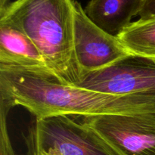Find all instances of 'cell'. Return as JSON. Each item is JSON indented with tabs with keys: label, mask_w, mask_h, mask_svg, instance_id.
Segmentation results:
<instances>
[{
	"label": "cell",
	"mask_w": 155,
	"mask_h": 155,
	"mask_svg": "<svg viewBox=\"0 0 155 155\" xmlns=\"http://www.w3.org/2000/svg\"><path fill=\"white\" fill-rule=\"evenodd\" d=\"M0 95L36 118L155 112V98L114 95L60 83L33 71L0 66Z\"/></svg>",
	"instance_id": "1"
},
{
	"label": "cell",
	"mask_w": 155,
	"mask_h": 155,
	"mask_svg": "<svg viewBox=\"0 0 155 155\" xmlns=\"http://www.w3.org/2000/svg\"><path fill=\"white\" fill-rule=\"evenodd\" d=\"M75 0H15L0 12L36 45L54 78L77 86L83 75L74 50Z\"/></svg>",
	"instance_id": "2"
},
{
	"label": "cell",
	"mask_w": 155,
	"mask_h": 155,
	"mask_svg": "<svg viewBox=\"0 0 155 155\" xmlns=\"http://www.w3.org/2000/svg\"><path fill=\"white\" fill-rule=\"evenodd\" d=\"M27 155H120L94 129L68 116L36 118Z\"/></svg>",
	"instance_id": "3"
},
{
	"label": "cell",
	"mask_w": 155,
	"mask_h": 155,
	"mask_svg": "<svg viewBox=\"0 0 155 155\" xmlns=\"http://www.w3.org/2000/svg\"><path fill=\"white\" fill-rule=\"evenodd\" d=\"M120 155H155V112L84 117Z\"/></svg>",
	"instance_id": "4"
},
{
	"label": "cell",
	"mask_w": 155,
	"mask_h": 155,
	"mask_svg": "<svg viewBox=\"0 0 155 155\" xmlns=\"http://www.w3.org/2000/svg\"><path fill=\"white\" fill-rule=\"evenodd\" d=\"M74 50L83 77L131 57L117 36L95 25L80 3H74Z\"/></svg>",
	"instance_id": "5"
},
{
	"label": "cell",
	"mask_w": 155,
	"mask_h": 155,
	"mask_svg": "<svg viewBox=\"0 0 155 155\" xmlns=\"http://www.w3.org/2000/svg\"><path fill=\"white\" fill-rule=\"evenodd\" d=\"M76 86L114 95L155 98V61L131 56L84 76Z\"/></svg>",
	"instance_id": "6"
},
{
	"label": "cell",
	"mask_w": 155,
	"mask_h": 155,
	"mask_svg": "<svg viewBox=\"0 0 155 155\" xmlns=\"http://www.w3.org/2000/svg\"><path fill=\"white\" fill-rule=\"evenodd\" d=\"M0 66L54 77L33 41L12 23L2 18H0Z\"/></svg>",
	"instance_id": "7"
},
{
	"label": "cell",
	"mask_w": 155,
	"mask_h": 155,
	"mask_svg": "<svg viewBox=\"0 0 155 155\" xmlns=\"http://www.w3.org/2000/svg\"><path fill=\"white\" fill-rule=\"evenodd\" d=\"M144 0H91L84 8L88 18L107 33L117 36L132 24Z\"/></svg>",
	"instance_id": "8"
},
{
	"label": "cell",
	"mask_w": 155,
	"mask_h": 155,
	"mask_svg": "<svg viewBox=\"0 0 155 155\" xmlns=\"http://www.w3.org/2000/svg\"><path fill=\"white\" fill-rule=\"evenodd\" d=\"M117 37L132 56L155 61V18L132 22Z\"/></svg>",
	"instance_id": "9"
},
{
	"label": "cell",
	"mask_w": 155,
	"mask_h": 155,
	"mask_svg": "<svg viewBox=\"0 0 155 155\" xmlns=\"http://www.w3.org/2000/svg\"><path fill=\"white\" fill-rule=\"evenodd\" d=\"M1 102V127H0V155H18L14 151L11 143L7 127V116L12 106L5 100L0 98Z\"/></svg>",
	"instance_id": "10"
},
{
	"label": "cell",
	"mask_w": 155,
	"mask_h": 155,
	"mask_svg": "<svg viewBox=\"0 0 155 155\" xmlns=\"http://www.w3.org/2000/svg\"><path fill=\"white\" fill-rule=\"evenodd\" d=\"M138 15L140 17L139 19L155 18V0H144Z\"/></svg>",
	"instance_id": "11"
},
{
	"label": "cell",
	"mask_w": 155,
	"mask_h": 155,
	"mask_svg": "<svg viewBox=\"0 0 155 155\" xmlns=\"http://www.w3.org/2000/svg\"><path fill=\"white\" fill-rule=\"evenodd\" d=\"M9 4V0H0V12L4 10Z\"/></svg>",
	"instance_id": "12"
}]
</instances>
